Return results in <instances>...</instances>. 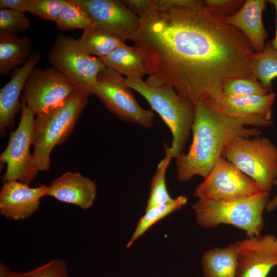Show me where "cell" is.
<instances>
[{"label": "cell", "mask_w": 277, "mask_h": 277, "mask_svg": "<svg viewBox=\"0 0 277 277\" xmlns=\"http://www.w3.org/2000/svg\"><path fill=\"white\" fill-rule=\"evenodd\" d=\"M76 91L62 72L52 67L34 69L25 83L22 97L37 115L61 105Z\"/></svg>", "instance_id": "11"}, {"label": "cell", "mask_w": 277, "mask_h": 277, "mask_svg": "<svg viewBox=\"0 0 277 277\" xmlns=\"http://www.w3.org/2000/svg\"><path fill=\"white\" fill-rule=\"evenodd\" d=\"M39 51H34L27 62L21 67L14 69L11 78L0 90V132L3 135L5 130L13 125L15 114L21 104L18 99L25 83L31 72L41 59Z\"/></svg>", "instance_id": "16"}, {"label": "cell", "mask_w": 277, "mask_h": 277, "mask_svg": "<svg viewBox=\"0 0 277 277\" xmlns=\"http://www.w3.org/2000/svg\"><path fill=\"white\" fill-rule=\"evenodd\" d=\"M269 192L263 191L242 199L228 201L198 199L192 208L197 223L206 228L222 224L244 231L247 237L261 234L264 226L263 212L269 201Z\"/></svg>", "instance_id": "5"}, {"label": "cell", "mask_w": 277, "mask_h": 277, "mask_svg": "<svg viewBox=\"0 0 277 277\" xmlns=\"http://www.w3.org/2000/svg\"><path fill=\"white\" fill-rule=\"evenodd\" d=\"M55 24L63 31L78 28L84 31L94 28L90 16L77 0H66Z\"/></svg>", "instance_id": "25"}, {"label": "cell", "mask_w": 277, "mask_h": 277, "mask_svg": "<svg viewBox=\"0 0 277 277\" xmlns=\"http://www.w3.org/2000/svg\"><path fill=\"white\" fill-rule=\"evenodd\" d=\"M48 60L77 91L88 97L94 95L97 76L106 67L98 57L84 52L76 39L62 34L56 36L48 53Z\"/></svg>", "instance_id": "7"}, {"label": "cell", "mask_w": 277, "mask_h": 277, "mask_svg": "<svg viewBox=\"0 0 277 277\" xmlns=\"http://www.w3.org/2000/svg\"><path fill=\"white\" fill-rule=\"evenodd\" d=\"M66 0H30L28 12L55 23Z\"/></svg>", "instance_id": "30"}, {"label": "cell", "mask_w": 277, "mask_h": 277, "mask_svg": "<svg viewBox=\"0 0 277 277\" xmlns=\"http://www.w3.org/2000/svg\"><path fill=\"white\" fill-rule=\"evenodd\" d=\"M263 191L250 177L221 156L196 187L198 199L228 201L249 197Z\"/></svg>", "instance_id": "10"}, {"label": "cell", "mask_w": 277, "mask_h": 277, "mask_svg": "<svg viewBox=\"0 0 277 277\" xmlns=\"http://www.w3.org/2000/svg\"><path fill=\"white\" fill-rule=\"evenodd\" d=\"M244 2L243 0H205L204 5L225 18L236 13Z\"/></svg>", "instance_id": "31"}, {"label": "cell", "mask_w": 277, "mask_h": 277, "mask_svg": "<svg viewBox=\"0 0 277 277\" xmlns=\"http://www.w3.org/2000/svg\"><path fill=\"white\" fill-rule=\"evenodd\" d=\"M96 194L94 181L78 172L67 171L47 186L46 196L86 210L93 206Z\"/></svg>", "instance_id": "15"}, {"label": "cell", "mask_w": 277, "mask_h": 277, "mask_svg": "<svg viewBox=\"0 0 277 277\" xmlns=\"http://www.w3.org/2000/svg\"><path fill=\"white\" fill-rule=\"evenodd\" d=\"M251 71L253 76L269 92L273 89L272 81L277 77V50L267 42L264 50L254 53Z\"/></svg>", "instance_id": "24"}, {"label": "cell", "mask_w": 277, "mask_h": 277, "mask_svg": "<svg viewBox=\"0 0 277 277\" xmlns=\"http://www.w3.org/2000/svg\"><path fill=\"white\" fill-rule=\"evenodd\" d=\"M94 95L119 118L147 128L153 126V112L139 105L126 85L125 78L115 71L105 67L99 72L94 87Z\"/></svg>", "instance_id": "9"}, {"label": "cell", "mask_w": 277, "mask_h": 277, "mask_svg": "<svg viewBox=\"0 0 277 277\" xmlns=\"http://www.w3.org/2000/svg\"><path fill=\"white\" fill-rule=\"evenodd\" d=\"M235 243L236 277H267L277 266V238L273 235L259 234Z\"/></svg>", "instance_id": "13"}, {"label": "cell", "mask_w": 277, "mask_h": 277, "mask_svg": "<svg viewBox=\"0 0 277 277\" xmlns=\"http://www.w3.org/2000/svg\"><path fill=\"white\" fill-rule=\"evenodd\" d=\"M125 83L146 100L152 109L159 114L168 127L172 140L171 147H166L165 152L173 158L177 157L191 131L195 106L168 85L152 86L142 79L131 78H126Z\"/></svg>", "instance_id": "4"}, {"label": "cell", "mask_w": 277, "mask_h": 277, "mask_svg": "<svg viewBox=\"0 0 277 277\" xmlns=\"http://www.w3.org/2000/svg\"><path fill=\"white\" fill-rule=\"evenodd\" d=\"M267 2L270 3L272 4L275 9L276 12V32H275V36L274 38H273L270 42L272 47L277 50V0H269L267 1Z\"/></svg>", "instance_id": "37"}, {"label": "cell", "mask_w": 277, "mask_h": 277, "mask_svg": "<svg viewBox=\"0 0 277 277\" xmlns=\"http://www.w3.org/2000/svg\"><path fill=\"white\" fill-rule=\"evenodd\" d=\"M30 26V21L24 12L0 9V32L22 33Z\"/></svg>", "instance_id": "28"}, {"label": "cell", "mask_w": 277, "mask_h": 277, "mask_svg": "<svg viewBox=\"0 0 277 277\" xmlns=\"http://www.w3.org/2000/svg\"><path fill=\"white\" fill-rule=\"evenodd\" d=\"M21 116L17 128L11 132L6 148L0 155L6 164L4 182L16 181L28 185L36 176L30 148L33 145L34 115L21 96Z\"/></svg>", "instance_id": "8"}, {"label": "cell", "mask_w": 277, "mask_h": 277, "mask_svg": "<svg viewBox=\"0 0 277 277\" xmlns=\"http://www.w3.org/2000/svg\"><path fill=\"white\" fill-rule=\"evenodd\" d=\"M131 40L149 75L145 83L171 86L195 106L218 103L230 80L255 78L247 37L205 5L157 9L139 18Z\"/></svg>", "instance_id": "1"}, {"label": "cell", "mask_w": 277, "mask_h": 277, "mask_svg": "<svg viewBox=\"0 0 277 277\" xmlns=\"http://www.w3.org/2000/svg\"><path fill=\"white\" fill-rule=\"evenodd\" d=\"M272 124V121L262 117L228 114L211 100L201 101L195 106L189 149L175 159L179 181L186 182L195 176L204 178L232 140L260 136L261 132L257 127Z\"/></svg>", "instance_id": "2"}, {"label": "cell", "mask_w": 277, "mask_h": 277, "mask_svg": "<svg viewBox=\"0 0 277 277\" xmlns=\"http://www.w3.org/2000/svg\"><path fill=\"white\" fill-rule=\"evenodd\" d=\"M157 9L167 8H194L204 5L201 0H154Z\"/></svg>", "instance_id": "33"}, {"label": "cell", "mask_w": 277, "mask_h": 277, "mask_svg": "<svg viewBox=\"0 0 277 277\" xmlns=\"http://www.w3.org/2000/svg\"><path fill=\"white\" fill-rule=\"evenodd\" d=\"M99 59L106 67L126 76V78L142 79L146 74L144 63L139 53L134 47L125 43Z\"/></svg>", "instance_id": "21"}, {"label": "cell", "mask_w": 277, "mask_h": 277, "mask_svg": "<svg viewBox=\"0 0 277 277\" xmlns=\"http://www.w3.org/2000/svg\"><path fill=\"white\" fill-rule=\"evenodd\" d=\"M32 45V41L28 36L0 32L1 75L7 76L17 66L23 65L29 57Z\"/></svg>", "instance_id": "19"}, {"label": "cell", "mask_w": 277, "mask_h": 277, "mask_svg": "<svg viewBox=\"0 0 277 277\" xmlns=\"http://www.w3.org/2000/svg\"><path fill=\"white\" fill-rule=\"evenodd\" d=\"M124 5L138 18L144 17L156 9L154 0H123Z\"/></svg>", "instance_id": "32"}, {"label": "cell", "mask_w": 277, "mask_h": 277, "mask_svg": "<svg viewBox=\"0 0 277 277\" xmlns=\"http://www.w3.org/2000/svg\"><path fill=\"white\" fill-rule=\"evenodd\" d=\"M87 103L88 96L76 91L61 105L36 115L32 156L38 172L49 170L52 150L68 140Z\"/></svg>", "instance_id": "3"}, {"label": "cell", "mask_w": 277, "mask_h": 277, "mask_svg": "<svg viewBox=\"0 0 277 277\" xmlns=\"http://www.w3.org/2000/svg\"><path fill=\"white\" fill-rule=\"evenodd\" d=\"M237 255L235 242L206 250L201 261L204 277H236Z\"/></svg>", "instance_id": "20"}, {"label": "cell", "mask_w": 277, "mask_h": 277, "mask_svg": "<svg viewBox=\"0 0 277 277\" xmlns=\"http://www.w3.org/2000/svg\"><path fill=\"white\" fill-rule=\"evenodd\" d=\"M187 202V198L185 196L180 195L169 202L145 211V214L139 219L126 248H130L150 228L170 214L181 209Z\"/></svg>", "instance_id": "23"}, {"label": "cell", "mask_w": 277, "mask_h": 277, "mask_svg": "<svg viewBox=\"0 0 277 277\" xmlns=\"http://www.w3.org/2000/svg\"><path fill=\"white\" fill-rule=\"evenodd\" d=\"M273 186H277V179L274 180ZM276 209H277V193L275 196L271 200L269 201L266 209L268 211H271Z\"/></svg>", "instance_id": "36"}, {"label": "cell", "mask_w": 277, "mask_h": 277, "mask_svg": "<svg viewBox=\"0 0 277 277\" xmlns=\"http://www.w3.org/2000/svg\"><path fill=\"white\" fill-rule=\"evenodd\" d=\"M91 19L94 28L114 35L123 42L131 39L139 18L118 0H77Z\"/></svg>", "instance_id": "12"}, {"label": "cell", "mask_w": 277, "mask_h": 277, "mask_svg": "<svg viewBox=\"0 0 277 277\" xmlns=\"http://www.w3.org/2000/svg\"><path fill=\"white\" fill-rule=\"evenodd\" d=\"M275 97V93L272 91L263 95L240 97L222 95L217 104L224 111L229 114L262 117L271 121Z\"/></svg>", "instance_id": "18"}, {"label": "cell", "mask_w": 277, "mask_h": 277, "mask_svg": "<svg viewBox=\"0 0 277 277\" xmlns=\"http://www.w3.org/2000/svg\"><path fill=\"white\" fill-rule=\"evenodd\" d=\"M30 0H1L0 9H10L18 12H28Z\"/></svg>", "instance_id": "34"}, {"label": "cell", "mask_w": 277, "mask_h": 277, "mask_svg": "<svg viewBox=\"0 0 277 277\" xmlns=\"http://www.w3.org/2000/svg\"><path fill=\"white\" fill-rule=\"evenodd\" d=\"M12 277H69V275L65 262L61 259H54L31 270L13 272Z\"/></svg>", "instance_id": "29"}, {"label": "cell", "mask_w": 277, "mask_h": 277, "mask_svg": "<svg viewBox=\"0 0 277 277\" xmlns=\"http://www.w3.org/2000/svg\"><path fill=\"white\" fill-rule=\"evenodd\" d=\"M13 272L3 263H0V277H12Z\"/></svg>", "instance_id": "35"}, {"label": "cell", "mask_w": 277, "mask_h": 277, "mask_svg": "<svg viewBox=\"0 0 277 277\" xmlns=\"http://www.w3.org/2000/svg\"><path fill=\"white\" fill-rule=\"evenodd\" d=\"M222 156L269 192L277 179V147L265 136L238 137L224 148Z\"/></svg>", "instance_id": "6"}, {"label": "cell", "mask_w": 277, "mask_h": 277, "mask_svg": "<svg viewBox=\"0 0 277 277\" xmlns=\"http://www.w3.org/2000/svg\"><path fill=\"white\" fill-rule=\"evenodd\" d=\"M270 92L255 78L239 77L227 81L224 85L225 96L240 97L251 95H263Z\"/></svg>", "instance_id": "27"}, {"label": "cell", "mask_w": 277, "mask_h": 277, "mask_svg": "<svg viewBox=\"0 0 277 277\" xmlns=\"http://www.w3.org/2000/svg\"><path fill=\"white\" fill-rule=\"evenodd\" d=\"M47 186L30 187L16 181L4 182L0 192V213L8 220H26L39 209L40 199L46 196Z\"/></svg>", "instance_id": "14"}, {"label": "cell", "mask_w": 277, "mask_h": 277, "mask_svg": "<svg viewBox=\"0 0 277 277\" xmlns=\"http://www.w3.org/2000/svg\"><path fill=\"white\" fill-rule=\"evenodd\" d=\"M165 152V158L158 164L156 171L151 180L149 196L145 211L169 202L173 199L168 193L165 180L167 169L173 157L170 153Z\"/></svg>", "instance_id": "26"}, {"label": "cell", "mask_w": 277, "mask_h": 277, "mask_svg": "<svg viewBox=\"0 0 277 277\" xmlns=\"http://www.w3.org/2000/svg\"><path fill=\"white\" fill-rule=\"evenodd\" d=\"M267 3L264 0L245 1L236 13L225 18L228 24L245 35L254 53L264 50L268 36L262 18Z\"/></svg>", "instance_id": "17"}, {"label": "cell", "mask_w": 277, "mask_h": 277, "mask_svg": "<svg viewBox=\"0 0 277 277\" xmlns=\"http://www.w3.org/2000/svg\"><path fill=\"white\" fill-rule=\"evenodd\" d=\"M76 42L84 52L98 58L106 56L125 43L119 37L95 28L84 30Z\"/></svg>", "instance_id": "22"}]
</instances>
